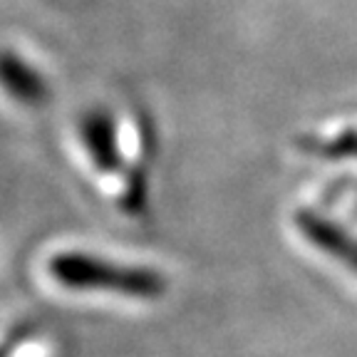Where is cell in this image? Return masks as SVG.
<instances>
[{
    "label": "cell",
    "instance_id": "1",
    "mask_svg": "<svg viewBox=\"0 0 357 357\" xmlns=\"http://www.w3.org/2000/svg\"><path fill=\"white\" fill-rule=\"evenodd\" d=\"M47 271L57 283L73 290H105L142 301L159 298L167 290L164 275L151 268L102 261L89 253H57Z\"/></svg>",
    "mask_w": 357,
    "mask_h": 357
},
{
    "label": "cell",
    "instance_id": "2",
    "mask_svg": "<svg viewBox=\"0 0 357 357\" xmlns=\"http://www.w3.org/2000/svg\"><path fill=\"white\" fill-rule=\"evenodd\" d=\"M301 229L307 236L312 245H318L320 251L333 256L335 261H340L347 266L352 273H357V238L335 226V223L325 221L320 216H303Z\"/></svg>",
    "mask_w": 357,
    "mask_h": 357
},
{
    "label": "cell",
    "instance_id": "3",
    "mask_svg": "<svg viewBox=\"0 0 357 357\" xmlns=\"http://www.w3.org/2000/svg\"><path fill=\"white\" fill-rule=\"evenodd\" d=\"M17 65V62H15ZM17 77L20 79H6L8 87L15 89V95L25 97V100H35V97L40 95V82L33 77V75H28V70L22 65H17Z\"/></svg>",
    "mask_w": 357,
    "mask_h": 357
}]
</instances>
